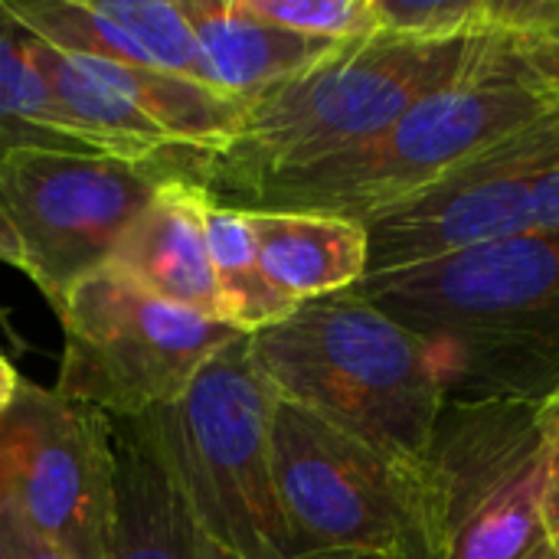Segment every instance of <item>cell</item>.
I'll return each mask as SVG.
<instances>
[{
  "mask_svg": "<svg viewBox=\"0 0 559 559\" xmlns=\"http://www.w3.org/2000/svg\"><path fill=\"white\" fill-rule=\"evenodd\" d=\"M350 292L429 344L449 400H544L559 383V229L364 275Z\"/></svg>",
  "mask_w": 559,
  "mask_h": 559,
  "instance_id": "6da1fadb",
  "label": "cell"
},
{
  "mask_svg": "<svg viewBox=\"0 0 559 559\" xmlns=\"http://www.w3.org/2000/svg\"><path fill=\"white\" fill-rule=\"evenodd\" d=\"M554 108H559L557 92L495 26L459 79L419 98L380 138L311 167L275 174L226 206L367 223Z\"/></svg>",
  "mask_w": 559,
  "mask_h": 559,
  "instance_id": "7a4b0ae2",
  "label": "cell"
},
{
  "mask_svg": "<svg viewBox=\"0 0 559 559\" xmlns=\"http://www.w3.org/2000/svg\"><path fill=\"white\" fill-rule=\"evenodd\" d=\"M252 354L292 403L373 452L419 468L449 400L429 344L354 292L298 305L252 334Z\"/></svg>",
  "mask_w": 559,
  "mask_h": 559,
  "instance_id": "3957f363",
  "label": "cell"
},
{
  "mask_svg": "<svg viewBox=\"0 0 559 559\" xmlns=\"http://www.w3.org/2000/svg\"><path fill=\"white\" fill-rule=\"evenodd\" d=\"M491 29L449 43H413L390 33L344 43L249 105L236 144L206 170L210 193L233 203L275 174L364 147L419 98L459 79L478 59Z\"/></svg>",
  "mask_w": 559,
  "mask_h": 559,
  "instance_id": "277c9868",
  "label": "cell"
},
{
  "mask_svg": "<svg viewBox=\"0 0 559 559\" xmlns=\"http://www.w3.org/2000/svg\"><path fill=\"white\" fill-rule=\"evenodd\" d=\"M278 393L255 364L252 337H233L187 393L128 419L170 468L210 534L239 559H295L275 501L272 419Z\"/></svg>",
  "mask_w": 559,
  "mask_h": 559,
  "instance_id": "5b68a950",
  "label": "cell"
},
{
  "mask_svg": "<svg viewBox=\"0 0 559 559\" xmlns=\"http://www.w3.org/2000/svg\"><path fill=\"white\" fill-rule=\"evenodd\" d=\"M540 400H445L419 475L423 559H527L544 537Z\"/></svg>",
  "mask_w": 559,
  "mask_h": 559,
  "instance_id": "8992f818",
  "label": "cell"
},
{
  "mask_svg": "<svg viewBox=\"0 0 559 559\" xmlns=\"http://www.w3.org/2000/svg\"><path fill=\"white\" fill-rule=\"evenodd\" d=\"M56 314L66 344L52 390L111 423L177 403L203 364L239 337L229 324L157 298L111 265L79 278Z\"/></svg>",
  "mask_w": 559,
  "mask_h": 559,
  "instance_id": "52a82bcc",
  "label": "cell"
},
{
  "mask_svg": "<svg viewBox=\"0 0 559 559\" xmlns=\"http://www.w3.org/2000/svg\"><path fill=\"white\" fill-rule=\"evenodd\" d=\"M272 478L295 559H423L416 468L282 400Z\"/></svg>",
  "mask_w": 559,
  "mask_h": 559,
  "instance_id": "ba28073f",
  "label": "cell"
},
{
  "mask_svg": "<svg viewBox=\"0 0 559 559\" xmlns=\"http://www.w3.org/2000/svg\"><path fill=\"white\" fill-rule=\"evenodd\" d=\"M183 174L190 170L66 151L0 157V213L20 242L26 278L52 311L79 278L108 265L154 193Z\"/></svg>",
  "mask_w": 559,
  "mask_h": 559,
  "instance_id": "9c48e42d",
  "label": "cell"
},
{
  "mask_svg": "<svg viewBox=\"0 0 559 559\" xmlns=\"http://www.w3.org/2000/svg\"><path fill=\"white\" fill-rule=\"evenodd\" d=\"M115 465V423L105 413L20 383L0 416V488L69 559H108Z\"/></svg>",
  "mask_w": 559,
  "mask_h": 559,
  "instance_id": "30bf717a",
  "label": "cell"
},
{
  "mask_svg": "<svg viewBox=\"0 0 559 559\" xmlns=\"http://www.w3.org/2000/svg\"><path fill=\"white\" fill-rule=\"evenodd\" d=\"M559 160V108L367 219V275L432 265L534 226V187Z\"/></svg>",
  "mask_w": 559,
  "mask_h": 559,
  "instance_id": "8fae6325",
  "label": "cell"
},
{
  "mask_svg": "<svg viewBox=\"0 0 559 559\" xmlns=\"http://www.w3.org/2000/svg\"><path fill=\"white\" fill-rule=\"evenodd\" d=\"M36 39L69 56L197 79V39L180 0H0Z\"/></svg>",
  "mask_w": 559,
  "mask_h": 559,
  "instance_id": "7c38bea8",
  "label": "cell"
},
{
  "mask_svg": "<svg viewBox=\"0 0 559 559\" xmlns=\"http://www.w3.org/2000/svg\"><path fill=\"white\" fill-rule=\"evenodd\" d=\"M213 200L200 177H170L124 233L108 265L170 305L223 321L206 239V210Z\"/></svg>",
  "mask_w": 559,
  "mask_h": 559,
  "instance_id": "4fadbf2b",
  "label": "cell"
},
{
  "mask_svg": "<svg viewBox=\"0 0 559 559\" xmlns=\"http://www.w3.org/2000/svg\"><path fill=\"white\" fill-rule=\"evenodd\" d=\"M115 518L108 559H239L131 423H115Z\"/></svg>",
  "mask_w": 559,
  "mask_h": 559,
  "instance_id": "5bb4252c",
  "label": "cell"
},
{
  "mask_svg": "<svg viewBox=\"0 0 559 559\" xmlns=\"http://www.w3.org/2000/svg\"><path fill=\"white\" fill-rule=\"evenodd\" d=\"M180 3L197 39V79L249 105L344 46L275 26L252 13L246 0Z\"/></svg>",
  "mask_w": 559,
  "mask_h": 559,
  "instance_id": "9a60e30c",
  "label": "cell"
},
{
  "mask_svg": "<svg viewBox=\"0 0 559 559\" xmlns=\"http://www.w3.org/2000/svg\"><path fill=\"white\" fill-rule=\"evenodd\" d=\"M29 56L43 75V85L52 98L62 131L72 134L82 147L128 164L190 170L206 183L210 160L180 151L131 98H124L105 79H98L85 66V59L52 49L36 36Z\"/></svg>",
  "mask_w": 559,
  "mask_h": 559,
  "instance_id": "2e32d148",
  "label": "cell"
},
{
  "mask_svg": "<svg viewBox=\"0 0 559 559\" xmlns=\"http://www.w3.org/2000/svg\"><path fill=\"white\" fill-rule=\"evenodd\" d=\"M262 272L292 301L350 292L367 275V226L295 210H242Z\"/></svg>",
  "mask_w": 559,
  "mask_h": 559,
  "instance_id": "e0dca14e",
  "label": "cell"
},
{
  "mask_svg": "<svg viewBox=\"0 0 559 559\" xmlns=\"http://www.w3.org/2000/svg\"><path fill=\"white\" fill-rule=\"evenodd\" d=\"M85 66L115 85L124 98H131L180 151L206 157L210 164L236 144L246 124L249 102L223 95L200 79L160 69L115 66L102 59H85Z\"/></svg>",
  "mask_w": 559,
  "mask_h": 559,
  "instance_id": "ac0fdd59",
  "label": "cell"
},
{
  "mask_svg": "<svg viewBox=\"0 0 559 559\" xmlns=\"http://www.w3.org/2000/svg\"><path fill=\"white\" fill-rule=\"evenodd\" d=\"M206 239H210V262L223 305V321L233 331L252 337L265 328L282 324L298 311V301L282 295L262 272L242 210L213 200L206 210Z\"/></svg>",
  "mask_w": 559,
  "mask_h": 559,
  "instance_id": "d6986e66",
  "label": "cell"
},
{
  "mask_svg": "<svg viewBox=\"0 0 559 559\" xmlns=\"http://www.w3.org/2000/svg\"><path fill=\"white\" fill-rule=\"evenodd\" d=\"M29 46L33 33L0 3V157L16 151L92 154L62 131Z\"/></svg>",
  "mask_w": 559,
  "mask_h": 559,
  "instance_id": "ffe728a7",
  "label": "cell"
},
{
  "mask_svg": "<svg viewBox=\"0 0 559 559\" xmlns=\"http://www.w3.org/2000/svg\"><path fill=\"white\" fill-rule=\"evenodd\" d=\"M246 7L275 26L324 43H357L383 33L373 0H246Z\"/></svg>",
  "mask_w": 559,
  "mask_h": 559,
  "instance_id": "44dd1931",
  "label": "cell"
},
{
  "mask_svg": "<svg viewBox=\"0 0 559 559\" xmlns=\"http://www.w3.org/2000/svg\"><path fill=\"white\" fill-rule=\"evenodd\" d=\"M383 33L413 43H449L491 23V0H373Z\"/></svg>",
  "mask_w": 559,
  "mask_h": 559,
  "instance_id": "7402d4cb",
  "label": "cell"
},
{
  "mask_svg": "<svg viewBox=\"0 0 559 559\" xmlns=\"http://www.w3.org/2000/svg\"><path fill=\"white\" fill-rule=\"evenodd\" d=\"M491 23L559 98V0H491Z\"/></svg>",
  "mask_w": 559,
  "mask_h": 559,
  "instance_id": "603a6c76",
  "label": "cell"
},
{
  "mask_svg": "<svg viewBox=\"0 0 559 559\" xmlns=\"http://www.w3.org/2000/svg\"><path fill=\"white\" fill-rule=\"evenodd\" d=\"M0 559H69L52 547L43 534L29 527V521L16 511V504L0 488Z\"/></svg>",
  "mask_w": 559,
  "mask_h": 559,
  "instance_id": "cb8c5ba5",
  "label": "cell"
},
{
  "mask_svg": "<svg viewBox=\"0 0 559 559\" xmlns=\"http://www.w3.org/2000/svg\"><path fill=\"white\" fill-rule=\"evenodd\" d=\"M540 524L547 537H559V436L550 439L547 452V475H544V498H540Z\"/></svg>",
  "mask_w": 559,
  "mask_h": 559,
  "instance_id": "d4e9b609",
  "label": "cell"
},
{
  "mask_svg": "<svg viewBox=\"0 0 559 559\" xmlns=\"http://www.w3.org/2000/svg\"><path fill=\"white\" fill-rule=\"evenodd\" d=\"M534 226L559 229V160L534 187Z\"/></svg>",
  "mask_w": 559,
  "mask_h": 559,
  "instance_id": "484cf974",
  "label": "cell"
},
{
  "mask_svg": "<svg viewBox=\"0 0 559 559\" xmlns=\"http://www.w3.org/2000/svg\"><path fill=\"white\" fill-rule=\"evenodd\" d=\"M20 373H16V367L3 357V350H0V416L13 406V400H16V393H20Z\"/></svg>",
  "mask_w": 559,
  "mask_h": 559,
  "instance_id": "4316f807",
  "label": "cell"
},
{
  "mask_svg": "<svg viewBox=\"0 0 559 559\" xmlns=\"http://www.w3.org/2000/svg\"><path fill=\"white\" fill-rule=\"evenodd\" d=\"M0 262L20 269V272L26 275V259H23V252H20V242H16V236H13L10 223L3 219V213H0Z\"/></svg>",
  "mask_w": 559,
  "mask_h": 559,
  "instance_id": "83f0119b",
  "label": "cell"
},
{
  "mask_svg": "<svg viewBox=\"0 0 559 559\" xmlns=\"http://www.w3.org/2000/svg\"><path fill=\"white\" fill-rule=\"evenodd\" d=\"M540 419H544V429L550 439L559 436V383L540 400Z\"/></svg>",
  "mask_w": 559,
  "mask_h": 559,
  "instance_id": "f1b7e54d",
  "label": "cell"
},
{
  "mask_svg": "<svg viewBox=\"0 0 559 559\" xmlns=\"http://www.w3.org/2000/svg\"><path fill=\"white\" fill-rule=\"evenodd\" d=\"M527 559H559V537H540V544L534 547V554Z\"/></svg>",
  "mask_w": 559,
  "mask_h": 559,
  "instance_id": "f546056e",
  "label": "cell"
}]
</instances>
